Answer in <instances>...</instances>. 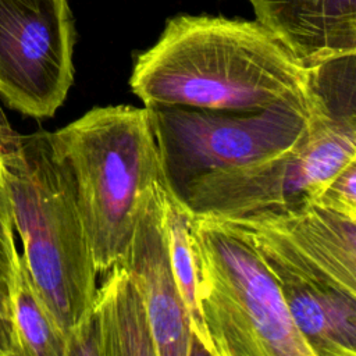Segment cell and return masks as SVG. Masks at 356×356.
Returning <instances> with one entry per match:
<instances>
[{"label": "cell", "mask_w": 356, "mask_h": 356, "mask_svg": "<svg viewBox=\"0 0 356 356\" xmlns=\"http://www.w3.org/2000/svg\"><path fill=\"white\" fill-rule=\"evenodd\" d=\"M75 25L68 0H0V96L24 115L46 118L74 81Z\"/></svg>", "instance_id": "cell-7"}, {"label": "cell", "mask_w": 356, "mask_h": 356, "mask_svg": "<svg viewBox=\"0 0 356 356\" xmlns=\"http://www.w3.org/2000/svg\"><path fill=\"white\" fill-rule=\"evenodd\" d=\"M19 356H67V343L19 254L8 289Z\"/></svg>", "instance_id": "cell-13"}, {"label": "cell", "mask_w": 356, "mask_h": 356, "mask_svg": "<svg viewBox=\"0 0 356 356\" xmlns=\"http://www.w3.org/2000/svg\"><path fill=\"white\" fill-rule=\"evenodd\" d=\"M74 182L97 274L121 261L161 167L146 107H93L50 132Z\"/></svg>", "instance_id": "cell-4"}, {"label": "cell", "mask_w": 356, "mask_h": 356, "mask_svg": "<svg viewBox=\"0 0 356 356\" xmlns=\"http://www.w3.org/2000/svg\"><path fill=\"white\" fill-rule=\"evenodd\" d=\"M129 86L145 106L254 111L312 106L305 68L257 21L209 15L170 18L136 57Z\"/></svg>", "instance_id": "cell-1"}, {"label": "cell", "mask_w": 356, "mask_h": 356, "mask_svg": "<svg viewBox=\"0 0 356 356\" xmlns=\"http://www.w3.org/2000/svg\"><path fill=\"white\" fill-rule=\"evenodd\" d=\"M256 21L309 68L356 53V0H249Z\"/></svg>", "instance_id": "cell-10"}, {"label": "cell", "mask_w": 356, "mask_h": 356, "mask_svg": "<svg viewBox=\"0 0 356 356\" xmlns=\"http://www.w3.org/2000/svg\"><path fill=\"white\" fill-rule=\"evenodd\" d=\"M236 228L273 273L288 313L313 356H356V292L302 254L281 234L248 217Z\"/></svg>", "instance_id": "cell-8"}, {"label": "cell", "mask_w": 356, "mask_h": 356, "mask_svg": "<svg viewBox=\"0 0 356 356\" xmlns=\"http://www.w3.org/2000/svg\"><path fill=\"white\" fill-rule=\"evenodd\" d=\"M103 274L86 323L67 356H156L146 306L128 270L118 261Z\"/></svg>", "instance_id": "cell-11"}, {"label": "cell", "mask_w": 356, "mask_h": 356, "mask_svg": "<svg viewBox=\"0 0 356 356\" xmlns=\"http://www.w3.org/2000/svg\"><path fill=\"white\" fill-rule=\"evenodd\" d=\"M165 189L177 200L185 188L217 170L270 160L300 146L309 135L312 106L254 111L145 106Z\"/></svg>", "instance_id": "cell-6"}, {"label": "cell", "mask_w": 356, "mask_h": 356, "mask_svg": "<svg viewBox=\"0 0 356 356\" xmlns=\"http://www.w3.org/2000/svg\"><path fill=\"white\" fill-rule=\"evenodd\" d=\"M312 115L298 147L191 182L178 199L192 216L232 218L313 203L334 177L356 161V75L341 65L309 79Z\"/></svg>", "instance_id": "cell-3"}, {"label": "cell", "mask_w": 356, "mask_h": 356, "mask_svg": "<svg viewBox=\"0 0 356 356\" xmlns=\"http://www.w3.org/2000/svg\"><path fill=\"white\" fill-rule=\"evenodd\" d=\"M1 175L21 257L68 355L89 316L97 277L72 178L47 131L13 132Z\"/></svg>", "instance_id": "cell-2"}, {"label": "cell", "mask_w": 356, "mask_h": 356, "mask_svg": "<svg viewBox=\"0 0 356 356\" xmlns=\"http://www.w3.org/2000/svg\"><path fill=\"white\" fill-rule=\"evenodd\" d=\"M0 356H19L14 332L11 302L7 288L0 282Z\"/></svg>", "instance_id": "cell-17"}, {"label": "cell", "mask_w": 356, "mask_h": 356, "mask_svg": "<svg viewBox=\"0 0 356 356\" xmlns=\"http://www.w3.org/2000/svg\"><path fill=\"white\" fill-rule=\"evenodd\" d=\"M313 203L356 220V161L341 170Z\"/></svg>", "instance_id": "cell-15"}, {"label": "cell", "mask_w": 356, "mask_h": 356, "mask_svg": "<svg viewBox=\"0 0 356 356\" xmlns=\"http://www.w3.org/2000/svg\"><path fill=\"white\" fill-rule=\"evenodd\" d=\"M241 217L281 234L342 286L356 292V220L316 203Z\"/></svg>", "instance_id": "cell-12"}, {"label": "cell", "mask_w": 356, "mask_h": 356, "mask_svg": "<svg viewBox=\"0 0 356 356\" xmlns=\"http://www.w3.org/2000/svg\"><path fill=\"white\" fill-rule=\"evenodd\" d=\"M18 257L11 207L4 181L0 179V282L7 291L10 289Z\"/></svg>", "instance_id": "cell-16"}, {"label": "cell", "mask_w": 356, "mask_h": 356, "mask_svg": "<svg viewBox=\"0 0 356 356\" xmlns=\"http://www.w3.org/2000/svg\"><path fill=\"white\" fill-rule=\"evenodd\" d=\"M13 129L10 128L7 118L4 115V113L0 108V179L3 181V175H1V164H3V152L6 149V145L10 139V136L13 135Z\"/></svg>", "instance_id": "cell-18"}, {"label": "cell", "mask_w": 356, "mask_h": 356, "mask_svg": "<svg viewBox=\"0 0 356 356\" xmlns=\"http://www.w3.org/2000/svg\"><path fill=\"white\" fill-rule=\"evenodd\" d=\"M210 356H313L256 248L220 218L189 213Z\"/></svg>", "instance_id": "cell-5"}, {"label": "cell", "mask_w": 356, "mask_h": 356, "mask_svg": "<svg viewBox=\"0 0 356 356\" xmlns=\"http://www.w3.org/2000/svg\"><path fill=\"white\" fill-rule=\"evenodd\" d=\"M165 227L172 273L178 291L191 318L193 337L203 355H210L197 295V280L193 253L189 242V211L174 196H167Z\"/></svg>", "instance_id": "cell-14"}, {"label": "cell", "mask_w": 356, "mask_h": 356, "mask_svg": "<svg viewBox=\"0 0 356 356\" xmlns=\"http://www.w3.org/2000/svg\"><path fill=\"white\" fill-rule=\"evenodd\" d=\"M167 196L163 181H156L140 209L121 263L145 302L156 356L203 355L171 267L165 227Z\"/></svg>", "instance_id": "cell-9"}]
</instances>
